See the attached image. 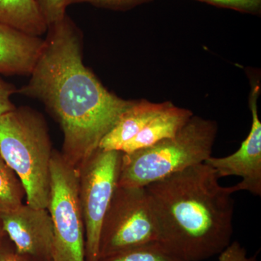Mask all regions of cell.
I'll return each instance as SVG.
<instances>
[{
    "instance_id": "1",
    "label": "cell",
    "mask_w": 261,
    "mask_h": 261,
    "mask_svg": "<svg viewBox=\"0 0 261 261\" xmlns=\"http://www.w3.org/2000/svg\"><path fill=\"white\" fill-rule=\"evenodd\" d=\"M28 83L17 93L40 101L61 127L63 159L76 168L135 101L109 92L84 65L83 35L68 15L48 25Z\"/></svg>"
},
{
    "instance_id": "2",
    "label": "cell",
    "mask_w": 261,
    "mask_h": 261,
    "mask_svg": "<svg viewBox=\"0 0 261 261\" xmlns=\"http://www.w3.org/2000/svg\"><path fill=\"white\" fill-rule=\"evenodd\" d=\"M207 163L173 173L145 187L159 242L185 261L219 255L231 243L237 185L224 187Z\"/></svg>"
},
{
    "instance_id": "3",
    "label": "cell",
    "mask_w": 261,
    "mask_h": 261,
    "mask_svg": "<svg viewBox=\"0 0 261 261\" xmlns=\"http://www.w3.org/2000/svg\"><path fill=\"white\" fill-rule=\"evenodd\" d=\"M53 151L49 127L42 113L20 106L0 115V154L20 178L25 203L47 208Z\"/></svg>"
},
{
    "instance_id": "4",
    "label": "cell",
    "mask_w": 261,
    "mask_h": 261,
    "mask_svg": "<svg viewBox=\"0 0 261 261\" xmlns=\"http://www.w3.org/2000/svg\"><path fill=\"white\" fill-rule=\"evenodd\" d=\"M216 122L192 116L172 138L128 153L122 152L118 187H146L212 156Z\"/></svg>"
},
{
    "instance_id": "5",
    "label": "cell",
    "mask_w": 261,
    "mask_h": 261,
    "mask_svg": "<svg viewBox=\"0 0 261 261\" xmlns=\"http://www.w3.org/2000/svg\"><path fill=\"white\" fill-rule=\"evenodd\" d=\"M53 223V261H86L85 229L80 199L78 170L54 149L47 207Z\"/></svg>"
},
{
    "instance_id": "6",
    "label": "cell",
    "mask_w": 261,
    "mask_h": 261,
    "mask_svg": "<svg viewBox=\"0 0 261 261\" xmlns=\"http://www.w3.org/2000/svg\"><path fill=\"white\" fill-rule=\"evenodd\" d=\"M159 240L145 187H117L101 228L99 260Z\"/></svg>"
},
{
    "instance_id": "7",
    "label": "cell",
    "mask_w": 261,
    "mask_h": 261,
    "mask_svg": "<svg viewBox=\"0 0 261 261\" xmlns=\"http://www.w3.org/2000/svg\"><path fill=\"white\" fill-rule=\"evenodd\" d=\"M121 151L98 149L77 168L79 199L85 229L86 261H99L103 221L118 187Z\"/></svg>"
},
{
    "instance_id": "8",
    "label": "cell",
    "mask_w": 261,
    "mask_h": 261,
    "mask_svg": "<svg viewBox=\"0 0 261 261\" xmlns=\"http://www.w3.org/2000/svg\"><path fill=\"white\" fill-rule=\"evenodd\" d=\"M7 236L17 251L32 261H53V223L47 208L23 203L0 214Z\"/></svg>"
},
{
    "instance_id": "9",
    "label": "cell",
    "mask_w": 261,
    "mask_h": 261,
    "mask_svg": "<svg viewBox=\"0 0 261 261\" xmlns=\"http://www.w3.org/2000/svg\"><path fill=\"white\" fill-rule=\"evenodd\" d=\"M259 85L252 89L250 96L252 125L250 133L240 148L225 157L211 156L205 163L214 168L218 177L238 176L242 181L237 184L239 192L247 191L261 195V123L257 113Z\"/></svg>"
},
{
    "instance_id": "10",
    "label": "cell",
    "mask_w": 261,
    "mask_h": 261,
    "mask_svg": "<svg viewBox=\"0 0 261 261\" xmlns=\"http://www.w3.org/2000/svg\"><path fill=\"white\" fill-rule=\"evenodd\" d=\"M44 45V39L0 24V75L29 76Z\"/></svg>"
},
{
    "instance_id": "11",
    "label": "cell",
    "mask_w": 261,
    "mask_h": 261,
    "mask_svg": "<svg viewBox=\"0 0 261 261\" xmlns=\"http://www.w3.org/2000/svg\"><path fill=\"white\" fill-rule=\"evenodd\" d=\"M171 104L135 101L121 115L112 129L105 136L99 143V149L121 151L122 147L138 135L149 121Z\"/></svg>"
},
{
    "instance_id": "12",
    "label": "cell",
    "mask_w": 261,
    "mask_h": 261,
    "mask_svg": "<svg viewBox=\"0 0 261 261\" xmlns=\"http://www.w3.org/2000/svg\"><path fill=\"white\" fill-rule=\"evenodd\" d=\"M193 116L190 110L173 104L154 117L132 140L122 147L123 153L147 148L166 139L172 138Z\"/></svg>"
},
{
    "instance_id": "13",
    "label": "cell",
    "mask_w": 261,
    "mask_h": 261,
    "mask_svg": "<svg viewBox=\"0 0 261 261\" xmlns=\"http://www.w3.org/2000/svg\"><path fill=\"white\" fill-rule=\"evenodd\" d=\"M0 24L36 37L48 28L35 0H0Z\"/></svg>"
},
{
    "instance_id": "14",
    "label": "cell",
    "mask_w": 261,
    "mask_h": 261,
    "mask_svg": "<svg viewBox=\"0 0 261 261\" xmlns=\"http://www.w3.org/2000/svg\"><path fill=\"white\" fill-rule=\"evenodd\" d=\"M25 197L23 184L0 154V214L22 205Z\"/></svg>"
},
{
    "instance_id": "15",
    "label": "cell",
    "mask_w": 261,
    "mask_h": 261,
    "mask_svg": "<svg viewBox=\"0 0 261 261\" xmlns=\"http://www.w3.org/2000/svg\"><path fill=\"white\" fill-rule=\"evenodd\" d=\"M99 261H185L168 251L159 242L146 244Z\"/></svg>"
},
{
    "instance_id": "16",
    "label": "cell",
    "mask_w": 261,
    "mask_h": 261,
    "mask_svg": "<svg viewBox=\"0 0 261 261\" xmlns=\"http://www.w3.org/2000/svg\"><path fill=\"white\" fill-rule=\"evenodd\" d=\"M48 25L61 20L66 15L65 0H35Z\"/></svg>"
},
{
    "instance_id": "17",
    "label": "cell",
    "mask_w": 261,
    "mask_h": 261,
    "mask_svg": "<svg viewBox=\"0 0 261 261\" xmlns=\"http://www.w3.org/2000/svg\"><path fill=\"white\" fill-rule=\"evenodd\" d=\"M150 0H65V6L87 3L98 7L114 10H126L147 3Z\"/></svg>"
},
{
    "instance_id": "18",
    "label": "cell",
    "mask_w": 261,
    "mask_h": 261,
    "mask_svg": "<svg viewBox=\"0 0 261 261\" xmlns=\"http://www.w3.org/2000/svg\"><path fill=\"white\" fill-rule=\"evenodd\" d=\"M211 5L245 13H257L260 10L261 0H199Z\"/></svg>"
},
{
    "instance_id": "19",
    "label": "cell",
    "mask_w": 261,
    "mask_h": 261,
    "mask_svg": "<svg viewBox=\"0 0 261 261\" xmlns=\"http://www.w3.org/2000/svg\"><path fill=\"white\" fill-rule=\"evenodd\" d=\"M219 255V261H258L256 255L249 256L245 247L237 241L231 242Z\"/></svg>"
},
{
    "instance_id": "20",
    "label": "cell",
    "mask_w": 261,
    "mask_h": 261,
    "mask_svg": "<svg viewBox=\"0 0 261 261\" xmlns=\"http://www.w3.org/2000/svg\"><path fill=\"white\" fill-rule=\"evenodd\" d=\"M17 92L18 89L14 84L7 82L0 75V115L13 111L16 108L10 98Z\"/></svg>"
},
{
    "instance_id": "21",
    "label": "cell",
    "mask_w": 261,
    "mask_h": 261,
    "mask_svg": "<svg viewBox=\"0 0 261 261\" xmlns=\"http://www.w3.org/2000/svg\"><path fill=\"white\" fill-rule=\"evenodd\" d=\"M0 261H32L17 251L8 236L0 240Z\"/></svg>"
},
{
    "instance_id": "22",
    "label": "cell",
    "mask_w": 261,
    "mask_h": 261,
    "mask_svg": "<svg viewBox=\"0 0 261 261\" xmlns=\"http://www.w3.org/2000/svg\"><path fill=\"white\" fill-rule=\"evenodd\" d=\"M7 236L4 228H3V224H2L1 220H0V240L4 239Z\"/></svg>"
}]
</instances>
